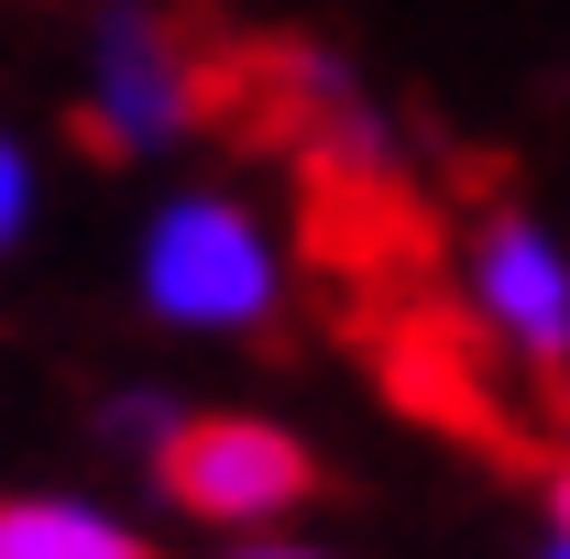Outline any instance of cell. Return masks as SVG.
Listing matches in <instances>:
<instances>
[{
    "label": "cell",
    "instance_id": "obj_7",
    "mask_svg": "<svg viewBox=\"0 0 570 559\" xmlns=\"http://www.w3.org/2000/svg\"><path fill=\"white\" fill-rule=\"evenodd\" d=\"M22 219H33V165H22V143L0 133V253L22 242Z\"/></svg>",
    "mask_w": 570,
    "mask_h": 559
},
{
    "label": "cell",
    "instance_id": "obj_11",
    "mask_svg": "<svg viewBox=\"0 0 570 559\" xmlns=\"http://www.w3.org/2000/svg\"><path fill=\"white\" fill-rule=\"evenodd\" d=\"M253 559H296V549H253Z\"/></svg>",
    "mask_w": 570,
    "mask_h": 559
},
{
    "label": "cell",
    "instance_id": "obj_4",
    "mask_svg": "<svg viewBox=\"0 0 570 559\" xmlns=\"http://www.w3.org/2000/svg\"><path fill=\"white\" fill-rule=\"evenodd\" d=\"M154 493L176 516H209V527H264V516L318 504L330 472L275 418H176V439L154 450Z\"/></svg>",
    "mask_w": 570,
    "mask_h": 559
},
{
    "label": "cell",
    "instance_id": "obj_6",
    "mask_svg": "<svg viewBox=\"0 0 570 559\" xmlns=\"http://www.w3.org/2000/svg\"><path fill=\"white\" fill-rule=\"evenodd\" d=\"M99 428H110L121 450H142V461H154V450L176 439V406H165V395H110V406H99Z\"/></svg>",
    "mask_w": 570,
    "mask_h": 559
},
{
    "label": "cell",
    "instance_id": "obj_2",
    "mask_svg": "<svg viewBox=\"0 0 570 559\" xmlns=\"http://www.w3.org/2000/svg\"><path fill=\"white\" fill-rule=\"evenodd\" d=\"M142 307L176 330H253L275 341V242L242 198H165L142 231Z\"/></svg>",
    "mask_w": 570,
    "mask_h": 559
},
{
    "label": "cell",
    "instance_id": "obj_5",
    "mask_svg": "<svg viewBox=\"0 0 570 559\" xmlns=\"http://www.w3.org/2000/svg\"><path fill=\"white\" fill-rule=\"evenodd\" d=\"M0 559H154V549H142L132 527L88 516V504L33 493V504H0Z\"/></svg>",
    "mask_w": 570,
    "mask_h": 559
},
{
    "label": "cell",
    "instance_id": "obj_3",
    "mask_svg": "<svg viewBox=\"0 0 570 559\" xmlns=\"http://www.w3.org/2000/svg\"><path fill=\"white\" fill-rule=\"evenodd\" d=\"M461 285H472V330L504 351V373L527 362L549 384L538 406L560 418V395H570V242L527 209H483L472 253H461Z\"/></svg>",
    "mask_w": 570,
    "mask_h": 559
},
{
    "label": "cell",
    "instance_id": "obj_10",
    "mask_svg": "<svg viewBox=\"0 0 570 559\" xmlns=\"http://www.w3.org/2000/svg\"><path fill=\"white\" fill-rule=\"evenodd\" d=\"M538 559H570V549H560V538H549V549H538Z\"/></svg>",
    "mask_w": 570,
    "mask_h": 559
},
{
    "label": "cell",
    "instance_id": "obj_1",
    "mask_svg": "<svg viewBox=\"0 0 570 559\" xmlns=\"http://www.w3.org/2000/svg\"><path fill=\"white\" fill-rule=\"evenodd\" d=\"M230 99V45L176 0H99L88 11V88H77V143L88 154H165L209 133Z\"/></svg>",
    "mask_w": 570,
    "mask_h": 559
},
{
    "label": "cell",
    "instance_id": "obj_9",
    "mask_svg": "<svg viewBox=\"0 0 570 559\" xmlns=\"http://www.w3.org/2000/svg\"><path fill=\"white\" fill-rule=\"evenodd\" d=\"M549 428H560V450H570V395H560V418H549Z\"/></svg>",
    "mask_w": 570,
    "mask_h": 559
},
{
    "label": "cell",
    "instance_id": "obj_8",
    "mask_svg": "<svg viewBox=\"0 0 570 559\" xmlns=\"http://www.w3.org/2000/svg\"><path fill=\"white\" fill-rule=\"evenodd\" d=\"M538 483H549V516H560V549H570V450L549 461V472H538Z\"/></svg>",
    "mask_w": 570,
    "mask_h": 559
}]
</instances>
